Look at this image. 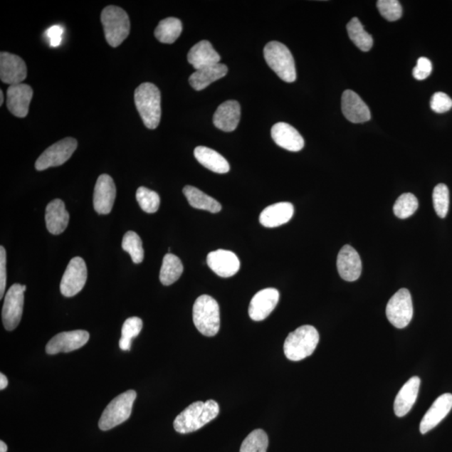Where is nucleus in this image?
<instances>
[{"mask_svg":"<svg viewBox=\"0 0 452 452\" xmlns=\"http://www.w3.org/2000/svg\"><path fill=\"white\" fill-rule=\"evenodd\" d=\"M219 413L220 406L213 399H209L206 402H194L176 417L174 421V430L180 434L196 431L215 420Z\"/></svg>","mask_w":452,"mask_h":452,"instance_id":"obj_1","label":"nucleus"},{"mask_svg":"<svg viewBox=\"0 0 452 452\" xmlns=\"http://www.w3.org/2000/svg\"><path fill=\"white\" fill-rule=\"evenodd\" d=\"M135 101L144 125L149 130L158 127L161 119L159 89L153 83H142L135 90Z\"/></svg>","mask_w":452,"mask_h":452,"instance_id":"obj_2","label":"nucleus"},{"mask_svg":"<svg viewBox=\"0 0 452 452\" xmlns=\"http://www.w3.org/2000/svg\"><path fill=\"white\" fill-rule=\"evenodd\" d=\"M320 342V334L310 325L299 327L284 342V353L289 360L301 361L311 356Z\"/></svg>","mask_w":452,"mask_h":452,"instance_id":"obj_3","label":"nucleus"},{"mask_svg":"<svg viewBox=\"0 0 452 452\" xmlns=\"http://www.w3.org/2000/svg\"><path fill=\"white\" fill-rule=\"evenodd\" d=\"M193 320L199 332L206 337L216 336L220 330V307L208 295L199 297L194 304Z\"/></svg>","mask_w":452,"mask_h":452,"instance_id":"obj_4","label":"nucleus"},{"mask_svg":"<svg viewBox=\"0 0 452 452\" xmlns=\"http://www.w3.org/2000/svg\"><path fill=\"white\" fill-rule=\"evenodd\" d=\"M266 63L285 83H292L297 79L296 68L291 51L283 43L270 41L264 48Z\"/></svg>","mask_w":452,"mask_h":452,"instance_id":"obj_5","label":"nucleus"},{"mask_svg":"<svg viewBox=\"0 0 452 452\" xmlns=\"http://www.w3.org/2000/svg\"><path fill=\"white\" fill-rule=\"evenodd\" d=\"M101 20L109 46L117 47L130 36V17L122 8L113 6L105 8Z\"/></svg>","mask_w":452,"mask_h":452,"instance_id":"obj_6","label":"nucleus"},{"mask_svg":"<svg viewBox=\"0 0 452 452\" xmlns=\"http://www.w3.org/2000/svg\"><path fill=\"white\" fill-rule=\"evenodd\" d=\"M136 397L135 390L130 389L113 399L100 418L98 423L100 429L109 431L128 420Z\"/></svg>","mask_w":452,"mask_h":452,"instance_id":"obj_7","label":"nucleus"},{"mask_svg":"<svg viewBox=\"0 0 452 452\" xmlns=\"http://www.w3.org/2000/svg\"><path fill=\"white\" fill-rule=\"evenodd\" d=\"M26 285L21 284H14L9 289L4 298V306L2 309L3 325L6 330L12 331L16 330L20 325L23 302H25V293Z\"/></svg>","mask_w":452,"mask_h":452,"instance_id":"obj_8","label":"nucleus"},{"mask_svg":"<svg viewBox=\"0 0 452 452\" xmlns=\"http://www.w3.org/2000/svg\"><path fill=\"white\" fill-rule=\"evenodd\" d=\"M414 313L412 298L406 288L399 290L389 299L387 307L388 320L394 327L404 328L411 322Z\"/></svg>","mask_w":452,"mask_h":452,"instance_id":"obj_9","label":"nucleus"},{"mask_svg":"<svg viewBox=\"0 0 452 452\" xmlns=\"http://www.w3.org/2000/svg\"><path fill=\"white\" fill-rule=\"evenodd\" d=\"M77 149L78 141L73 137H65L44 151L36 162V169L42 171L51 167H58L65 164Z\"/></svg>","mask_w":452,"mask_h":452,"instance_id":"obj_10","label":"nucleus"},{"mask_svg":"<svg viewBox=\"0 0 452 452\" xmlns=\"http://www.w3.org/2000/svg\"><path fill=\"white\" fill-rule=\"evenodd\" d=\"M87 279L88 268L85 261L79 256L71 259L61 279V294L66 298L75 296L82 291Z\"/></svg>","mask_w":452,"mask_h":452,"instance_id":"obj_11","label":"nucleus"},{"mask_svg":"<svg viewBox=\"0 0 452 452\" xmlns=\"http://www.w3.org/2000/svg\"><path fill=\"white\" fill-rule=\"evenodd\" d=\"M89 337V332L85 330L60 332L52 337L46 345V354L55 355L61 352L69 353V352L79 349L87 344Z\"/></svg>","mask_w":452,"mask_h":452,"instance_id":"obj_12","label":"nucleus"},{"mask_svg":"<svg viewBox=\"0 0 452 452\" xmlns=\"http://www.w3.org/2000/svg\"><path fill=\"white\" fill-rule=\"evenodd\" d=\"M117 194L116 185L111 176L102 174L98 179L93 194V206L99 215L112 211Z\"/></svg>","mask_w":452,"mask_h":452,"instance_id":"obj_13","label":"nucleus"},{"mask_svg":"<svg viewBox=\"0 0 452 452\" xmlns=\"http://www.w3.org/2000/svg\"><path fill=\"white\" fill-rule=\"evenodd\" d=\"M27 77V68L20 56L1 52L0 54V79L9 85L21 84Z\"/></svg>","mask_w":452,"mask_h":452,"instance_id":"obj_14","label":"nucleus"},{"mask_svg":"<svg viewBox=\"0 0 452 452\" xmlns=\"http://www.w3.org/2000/svg\"><path fill=\"white\" fill-rule=\"evenodd\" d=\"M207 264L214 273L221 278H231L241 268V263L234 252L226 250H217L209 252L207 256Z\"/></svg>","mask_w":452,"mask_h":452,"instance_id":"obj_15","label":"nucleus"},{"mask_svg":"<svg viewBox=\"0 0 452 452\" xmlns=\"http://www.w3.org/2000/svg\"><path fill=\"white\" fill-rule=\"evenodd\" d=\"M280 293L277 289L261 290L252 298L249 306V316L252 320L263 321L268 317L277 307Z\"/></svg>","mask_w":452,"mask_h":452,"instance_id":"obj_16","label":"nucleus"},{"mask_svg":"<svg viewBox=\"0 0 452 452\" xmlns=\"http://www.w3.org/2000/svg\"><path fill=\"white\" fill-rule=\"evenodd\" d=\"M33 97V90L27 84L9 85L7 90V107L14 116L26 117Z\"/></svg>","mask_w":452,"mask_h":452,"instance_id":"obj_17","label":"nucleus"},{"mask_svg":"<svg viewBox=\"0 0 452 452\" xmlns=\"http://www.w3.org/2000/svg\"><path fill=\"white\" fill-rule=\"evenodd\" d=\"M337 268L340 277L347 282L358 280L362 273V261L358 252L349 245L342 247L337 255Z\"/></svg>","mask_w":452,"mask_h":452,"instance_id":"obj_18","label":"nucleus"},{"mask_svg":"<svg viewBox=\"0 0 452 452\" xmlns=\"http://www.w3.org/2000/svg\"><path fill=\"white\" fill-rule=\"evenodd\" d=\"M342 111L347 120L353 123L366 122L371 118L367 105L358 94L351 90H346L342 93Z\"/></svg>","mask_w":452,"mask_h":452,"instance_id":"obj_19","label":"nucleus"},{"mask_svg":"<svg viewBox=\"0 0 452 452\" xmlns=\"http://www.w3.org/2000/svg\"><path fill=\"white\" fill-rule=\"evenodd\" d=\"M452 409V394L446 393L437 398L423 417L420 431L426 434L440 424Z\"/></svg>","mask_w":452,"mask_h":452,"instance_id":"obj_20","label":"nucleus"},{"mask_svg":"<svg viewBox=\"0 0 452 452\" xmlns=\"http://www.w3.org/2000/svg\"><path fill=\"white\" fill-rule=\"evenodd\" d=\"M271 137L279 147L291 152H298L303 149V137L296 128L285 122H278L271 128Z\"/></svg>","mask_w":452,"mask_h":452,"instance_id":"obj_21","label":"nucleus"},{"mask_svg":"<svg viewBox=\"0 0 452 452\" xmlns=\"http://www.w3.org/2000/svg\"><path fill=\"white\" fill-rule=\"evenodd\" d=\"M241 119V106L239 103L230 100L223 103L214 114L213 122L215 126L224 132H233L236 130Z\"/></svg>","mask_w":452,"mask_h":452,"instance_id":"obj_22","label":"nucleus"},{"mask_svg":"<svg viewBox=\"0 0 452 452\" xmlns=\"http://www.w3.org/2000/svg\"><path fill=\"white\" fill-rule=\"evenodd\" d=\"M421 379L415 376L408 380L394 399V411L398 417L406 416L411 411L420 390Z\"/></svg>","mask_w":452,"mask_h":452,"instance_id":"obj_23","label":"nucleus"},{"mask_svg":"<svg viewBox=\"0 0 452 452\" xmlns=\"http://www.w3.org/2000/svg\"><path fill=\"white\" fill-rule=\"evenodd\" d=\"M70 216L65 209V203L56 199L48 204L46 209V223L47 230L51 234L60 235L68 227Z\"/></svg>","mask_w":452,"mask_h":452,"instance_id":"obj_24","label":"nucleus"},{"mask_svg":"<svg viewBox=\"0 0 452 452\" xmlns=\"http://www.w3.org/2000/svg\"><path fill=\"white\" fill-rule=\"evenodd\" d=\"M294 207L289 202L270 204L260 215V223L266 228H275L288 223L293 216Z\"/></svg>","mask_w":452,"mask_h":452,"instance_id":"obj_25","label":"nucleus"},{"mask_svg":"<svg viewBox=\"0 0 452 452\" xmlns=\"http://www.w3.org/2000/svg\"><path fill=\"white\" fill-rule=\"evenodd\" d=\"M221 56L213 48L211 43L201 41L195 44L188 53V61L198 70L206 66L220 63Z\"/></svg>","mask_w":452,"mask_h":452,"instance_id":"obj_26","label":"nucleus"},{"mask_svg":"<svg viewBox=\"0 0 452 452\" xmlns=\"http://www.w3.org/2000/svg\"><path fill=\"white\" fill-rule=\"evenodd\" d=\"M227 73L228 68L225 64L218 63L206 66L190 75L189 84L195 90H202L216 80L226 77Z\"/></svg>","mask_w":452,"mask_h":452,"instance_id":"obj_27","label":"nucleus"},{"mask_svg":"<svg viewBox=\"0 0 452 452\" xmlns=\"http://www.w3.org/2000/svg\"><path fill=\"white\" fill-rule=\"evenodd\" d=\"M195 159L204 167L217 174L229 172L230 164L218 152L204 146H199L194 151Z\"/></svg>","mask_w":452,"mask_h":452,"instance_id":"obj_28","label":"nucleus"},{"mask_svg":"<svg viewBox=\"0 0 452 452\" xmlns=\"http://www.w3.org/2000/svg\"><path fill=\"white\" fill-rule=\"evenodd\" d=\"M185 197L193 208L203 209L211 213H218L221 211V204L215 199L209 196L197 188L187 185L183 189Z\"/></svg>","mask_w":452,"mask_h":452,"instance_id":"obj_29","label":"nucleus"},{"mask_svg":"<svg viewBox=\"0 0 452 452\" xmlns=\"http://www.w3.org/2000/svg\"><path fill=\"white\" fill-rule=\"evenodd\" d=\"M183 31L182 22L179 19L169 17L159 22L155 28L156 39L164 44H173Z\"/></svg>","mask_w":452,"mask_h":452,"instance_id":"obj_30","label":"nucleus"},{"mask_svg":"<svg viewBox=\"0 0 452 452\" xmlns=\"http://www.w3.org/2000/svg\"><path fill=\"white\" fill-rule=\"evenodd\" d=\"M183 271L184 266L178 256L171 253L165 255L159 274L161 283L169 285L177 282Z\"/></svg>","mask_w":452,"mask_h":452,"instance_id":"obj_31","label":"nucleus"},{"mask_svg":"<svg viewBox=\"0 0 452 452\" xmlns=\"http://www.w3.org/2000/svg\"><path fill=\"white\" fill-rule=\"evenodd\" d=\"M347 31L354 44L362 51H369L372 48L374 41L372 36L364 30L358 18H353L347 25Z\"/></svg>","mask_w":452,"mask_h":452,"instance_id":"obj_32","label":"nucleus"},{"mask_svg":"<svg viewBox=\"0 0 452 452\" xmlns=\"http://www.w3.org/2000/svg\"><path fill=\"white\" fill-rule=\"evenodd\" d=\"M122 249L131 256L135 264H140L144 259V250L141 238L135 231H127L123 236Z\"/></svg>","mask_w":452,"mask_h":452,"instance_id":"obj_33","label":"nucleus"},{"mask_svg":"<svg viewBox=\"0 0 452 452\" xmlns=\"http://www.w3.org/2000/svg\"><path fill=\"white\" fill-rule=\"evenodd\" d=\"M268 436L263 430L258 429L250 433L242 442L240 452H266Z\"/></svg>","mask_w":452,"mask_h":452,"instance_id":"obj_34","label":"nucleus"},{"mask_svg":"<svg viewBox=\"0 0 452 452\" xmlns=\"http://www.w3.org/2000/svg\"><path fill=\"white\" fill-rule=\"evenodd\" d=\"M419 203L415 195L411 193L403 194L394 206V213L399 219L411 217L417 211Z\"/></svg>","mask_w":452,"mask_h":452,"instance_id":"obj_35","label":"nucleus"},{"mask_svg":"<svg viewBox=\"0 0 452 452\" xmlns=\"http://www.w3.org/2000/svg\"><path fill=\"white\" fill-rule=\"evenodd\" d=\"M137 201L139 202L142 211L149 214H154L159 211L160 197L153 190L145 187L137 189L136 193Z\"/></svg>","mask_w":452,"mask_h":452,"instance_id":"obj_36","label":"nucleus"},{"mask_svg":"<svg viewBox=\"0 0 452 452\" xmlns=\"http://www.w3.org/2000/svg\"><path fill=\"white\" fill-rule=\"evenodd\" d=\"M432 198L437 216L445 218L449 211L450 194L448 188L444 184L436 185L433 190Z\"/></svg>","mask_w":452,"mask_h":452,"instance_id":"obj_37","label":"nucleus"},{"mask_svg":"<svg viewBox=\"0 0 452 452\" xmlns=\"http://www.w3.org/2000/svg\"><path fill=\"white\" fill-rule=\"evenodd\" d=\"M377 8L388 21H396L402 16V7L398 0H379Z\"/></svg>","mask_w":452,"mask_h":452,"instance_id":"obj_38","label":"nucleus"},{"mask_svg":"<svg viewBox=\"0 0 452 452\" xmlns=\"http://www.w3.org/2000/svg\"><path fill=\"white\" fill-rule=\"evenodd\" d=\"M142 328V321L141 318L137 317L127 318L122 325L121 339L132 342L133 337L140 334Z\"/></svg>","mask_w":452,"mask_h":452,"instance_id":"obj_39","label":"nucleus"},{"mask_svg":"<svg viewBox=\"0 0 452 452\" xmlns=\"http://www.w3.org/2000/svg\"><path fill=\"white\" fill-rule=\"evenodd\" d=\"M431 107L437 113L448 112L452 107V100L444 93H436L431 98Z\"/></svg>","mask_w":452,"mask_h":452,"instance_id":"obj_40","label":"nucleus"},{"mask_svg":"<svg viewBox=\"0 0 452 452\" xmlns=\"http://www.w3.org/2000/svg\"><path fill=\"white\" fill-rule=\"evenodd\" d=\"M432 71V64L429 59L426 57H421L417 61V65L413 70V75L416 80H422L426 79Z\"/></svg>","mask_w":452,"mask_h":452,"instance_id":"obj_41","label":"nucleus"},{"mask_svg":"<svg viewBox=\"0 0 452 452\" xmlns=\"http://www.w3.org/2000/svg\"><path fill=\"white\" fill-rule=\"evenodd\" d=\"M7 280L6 251L3 246H0V298H4Z\"/></svg>","mask_w":452,"mask_h":452,"instance_id":"obj_42","label":"nucleus"},{"mask_svg":"<svg viewBox=\"0 0 452 452\" xmlns=\"http://www.w3.org/2000/svg\"><path fill=\"white\" fill-rule=\"evenodd\" d=\"M64 28L61 26H53L47 30L46 36L49 40L50 46L57 47L63 42Z\"/></svg>","mask_w":452,"mask_h":452,"instance_id":"obj_43","label":"nucleus"},{"mask_svg":"<svg viewBox=\"0 0 452 452\" xmlns=\"http://www.w3.org/2000/svg\"><path fill=\"white\" fill-rule=\"evenodd\" d=\"M8 379L4 374H0V389L3 390L8 387Z\"/></svg>","mask_w":452,"mask_h":452,"instance_id":"obj_44","label":"nucleus"},{"mask_svg":"<svg viewBox=\"0 0 452 452\" xmlns=\"http://www.w3.org/2000/svg\"><path fill=\"white\" fill-rule=\"evenodd\" d=\"M8 447L3 441H0V452H7Z\"/></svg>","mask_w":452,"mask_h":452,"instance_id":"obj_45","label":"nucleus"},{"mask_svg":"<svg viewBox=\"0 0 452 452\" xmlns=\"http://www.w3.org/2000/svg\"><path fill=\"white\" fill-rule=\"evenodd\" d=\"M4 103V93L3 90H0V106H2Z\"/></svg>","mask_w":452,"mask_h":452,"instance_id":"obj_46","label":"nucleus"}]
</instances>
